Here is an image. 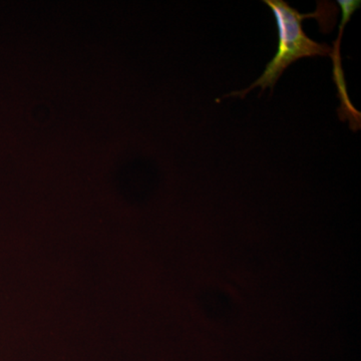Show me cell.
I'll return each mask as SVG.
<instances>
[{"label": "cell", "mask_w": 361, "mask_h": 361, "mask_svg": "<svg viewBox=\"0 0 361 361\" xmlns=\"http://www.w3.org/2000/svg\"><path fill=\"white\" fill-rule=\"evenodd\" d=\"M275 20L278 30V47L276 54L266 66L261 77L243 90L234 92L227 97H245L250 90L261 87L273 89L284 71L299 59L311 56H325L331 54V47L325 44H318L310 39L304 32L302 23L305 18H317L319 13L302 14L289 6L283 0H264Z\"/></svg>", "instance_id": "cell-1"}]
</instances>
